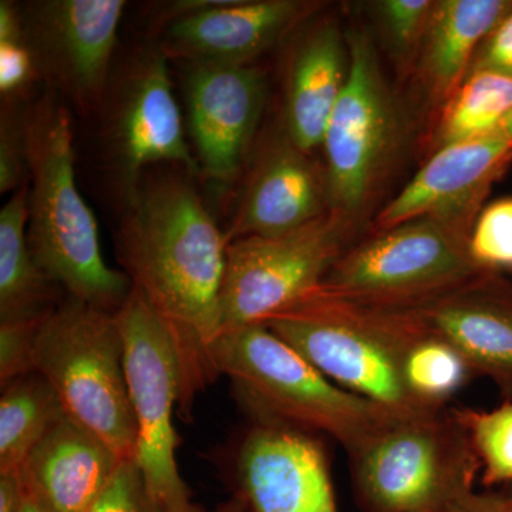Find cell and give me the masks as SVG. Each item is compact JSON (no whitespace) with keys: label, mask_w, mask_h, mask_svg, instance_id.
Listing matches in <instances>:
<instances>
[{"label":"cell","mask_w":512,"mask_h":512,"mask_svg":"<svg viewBox=\"0 0 512 512\" xmlns=\"http://www.w3.org/2000/svg\"><path fill=\"white\" fill-rule=\"evenodd\" d=\"M228 242L200 195L180 177L141 181L126 198L117 255L131 285L164 323L180 367L178 414L220 377L221 292Z\"/></svg>","instance_id":"obj_1"},{"label":"cell","mask_w":512,"mask_h":512,"mask_svg":"<svg viewBox=\"0 0 512 512\" xmlns=\"http://www.w3.org/2000/svg\"><path fill=\"white\" fill-rule=\"evenodd\" d=\"M25 137L33 258L66 298L119 312L133 285L104 261L99 225L76 184L72 114L55 92L26 109Z\"/></svg>","instance_id":"obj_2"},{"label":"cell","mask_w":512,"mask_h":512,"mask_svg":"<svg viewBox=\"0 0 512 512\" xmlns=\"http://www.w3.org/2000/svg\"><path fill=\"white\" fill-rule=\"evenodd\" d=\"M261 323L342 389L396 416L433 412L403 380L404 355L421 329L409 309L346 301L318 286Z\"/></svg>","instance_id":"obj_3"},{"label":"cell","mask_w":512,"mask_h":512,"mask_svg":"<svg viewBox=\"0 0 512 512\" xmlns=\"http://www.w3.org/2000/svg\"><path fill=\"white\" fill-rule=\"evenodd\" d=\"M214 360L251 420L332 437L348 454L400 417L333 383L264 323L222 332Z\"/></svg>","instance_id":"obj_4"},{"label":"cell","mask_w":512,"mask_h":512,"mask_svg":"<svg viewBox=\"0 0 512 512\" xmlns=\"http://www.w3.org/2000/svg\"><path fill=\"white\" fill-rule=\"evenodd\" d=\"M362 512H444L473 493L481 466L457 409L397 417L349 454Z\"/></svg>","instance_id":"obj_5"},{"label":"cell","mask_w":512,"mask_h":512,"mask_svg":"<svg viewBox=\"0 0 512 512\" xmlns=\"http://www.w3.org/2000/svg\"><path fill=\"white\" fill-rule=\"evenodd\" d=\"M35 369L73 420L121 460L136 458L138 430L117 313L64 298L40 322Z\"/></svg>","instance_id":"obj_6"},{"label":"cell","mask_w":512,"mask_h":512,"mask_svg":"<svg viewBox=\"0 0 512 512\" xmlns=\"http://www.w3.org/2000/svg\"><path fill=\"white\" fill-rule=\"evenodd\" d=\"M470 234L433 217L373 232L352 245L319 289L366 305L407 308L484 275L468 251Z\"/></svg>","instance_id":"obj_7"},{"label":"cell","mask_w":512,"mask_h":512,"mask_svg":"<svg viewBox=\"0 0 512 512\" xmlns=\"http://www.w3.org/2000/svg\"><path fill=\"white\" fill-rule=\"evenodd\" d=\"M346 36L348 79L322 147L330 211L356 227L392 168L402 143L403 120L372 35L353 28Z\"/></svg>","instance_id":"obj_8"},{"label":"cell","mask_w":512,"mask_h":512,"mask_svg":"<svg viewBox=\"0 0 512 512\" xmlns=\"http://www.w3.org/2000/svg\"><path fill=\"white\" fill-rule=\"evenodd\" d=\"M353 229L343 215L329 211L288 234L231 242L221 292V333L264 322L318 288L352 247Z\"/></svg>","instance_id":"obj_9"},{"label":"cell","mask_w":512,"mask_h":512,"mask_svg":"<svg viewBox=\"0 0 512 512\" xmlns=\"http://www.w3.org/2000/svg\"><path fill=\"white\" fill-rule=\"evenodd\" d=\"M124 339L128 392L138 430L136 460L148 488L167 512H204L178 470L180 437L173 424L180 402V367L173 342L144 296L131 289L117 312Z\"/></svg>","instance_id":"obj_10"},{"label":"cell","mask_w":512,"mask_h":512,"mask_svg":"<svg viewBox=\"0 0 512 512\" xmlns=\"http://www.w3.org/2000/svg\"><path fill=\"white\" fill-rule=\"evenodd\" d=\"M124 9L123 0H46L22 15L37 72L83 113L106 100Z\"/></svg>","instance_id":"obj_11"},{"label":"cell","mask_w":512,"mask_h":512,"mask_svg":"<svg viewBox=\"0 0 512 512\" xmlns=\"http://www.w3.org/2000/svg\"><path fill=\"white\" fill-rule=\"evenodd\" d=\"M104 106L110 160L126 198L150 165L181 164L188 171H197L163 50L140 53L128 64L107 92Z\"/></svg>","instance_id":"obj_12"},{"label":"cell","mask_w":512,"mask_h":512,"mask_svg":"<svg viewBox=\"0 0 512 512\" xmlns=\"http://www.w3.org/2000/svg\"><path fill=\"white\" fill-rule=\"evenodd\" d=\"M235 495L247 512H339L320 437L252 420L232 461Z\"/></svg>","instance_id":"obj_13"},{"label":"cell","mask_w":512,"mask_h":512,"mask_svg":"<svg viewBox=\"0 0 512 512\" xmlns=\"http://www.w3.org/2000/svg\"><path fill=\"white\" fill-rule=\"evenodd\" d=\"M512 163V120L483 136L430 154L402 191L375 218V231L433 217L471 234L493 185Z\"/></svg>","instance_id":"obj_14"},{"label":"cell","mask_w":512,"mask_h":512,"mask_svg":"<svg viewBox=\"0 0 512 512\" xmlns=\"http://www.w3.org/2000/svg\"><path fill=\"white\" fill-rule=\"evenodd\" d=\"M265 101L264 73L252 64L192 63L187 109L198 164L208 177H237Z\"/></svg>","instance_id":"obj_15"},{"label":"cell","mask_w":512,"mask_h":512,"mask_svg":"<svg viewBox=\"0 0 512 512\" xmlns=\"http://www.w3.org/2000/svg\"><path fill=\"white\" fill-rule=\"evenodd\" d=\"M450 343L474 376L488 377L512 402V281L484 274L429 301L407 306Z\"/></svg>","instance_id":"obj_16"},{"label":"cell","mask_w":512,"mask_h":512,"mask_svg":"<svg viewBox=\"0 0 512 512\" xmlns=\"http://www.w3.org/2000/svg\"><path fill=\"white\" fill-rule=\"evenodd\" d=\"M319 8L306 0H212L168 22L163 52L191 63L251 64Z\"/></svg>","instance_id":"obj_17"},{"label":"cell","mask_w":512,"mask_h":512,"mask_svg":"<svg viewBox=\"0 0 512 512\" xmlns=\"http://www.w3.org/2000/svg\"><path fill=\"white\" fill-rule=\"evenodd\" d=\"M329 211L325 171L284 133L256 164L225 238L288 234Z\"/></svg>","instance_id":"obj_18"},{"label":"cell","mask_w":512,"mask_h":512,"mask_svg":"<svg viewBox=\"0 0 512 512\" xmlns=\"http://www.w3.org/2000/svg\"><path fill=\"white\" fill-rule=\"evenodd\" d=\"M123 460L100 437L64 413L33 448L19 476L45 512H89Z\"/></svg>","instance_id":"obj_19"},{"label":"cell","mask_w":512,"mask_h":512,"mask_svg":"<svg viewBox=\"0 0 512 512\" xmlns=\"http://www.w3.org/2000/svg\"><path fill=\"white\" fill-rule=\"evenodd\" d=\"M348 67V36L335 20L316 23L293 49L286 73L285 134L306 153L322 146Z\"/></svg>","instance_id":"obj_20"},{"label":"cell","mask_w":512,"mask_h":512,"mask_svg":"<svg viewBox=\"0 0 512 512\" xmlns=\"http://www.w3.org/2000/svg\"><path fill=\"white\" fill-rule=\"evenodd\" d=\"M511 0H436L414 67L427 99L437 107L466 80L485 37Z\"/></svg>","instance_id":"obj_21"},{"label":"cell","mask_w":512,"mask_h":512,"mask_svg":"<svg viewBox=\"0 0 512 512\" xmlns=\"http://www.w3.org/2000/svg\"><path fill=\"white\" fill-rule=\"evenodd\" d=\"M28 225L26 183L0 211V322L43 319L64 299L62 289L33 258Z\"/></svg>","instance_id":"obj_22"},{"label":"cell","mask_w":512,"mask_h":512,"mask_svg":"<svg viewBox=\"0 0 512 512\" xmlns=\"http://www.w3.org/2000/svg\"><path fill=\"white\" fill-rule=\"evenodd\" d=\"M512 120V74L474 70L439 109L430 154L457 141L483 136Z\"/></svg>","instance_id":"obj_23"},{"label":"cell","mask_w":512,"mask_h":512,"mask_svg":"<svg viewBox=\"0 0 512 512\" xmlns=\"http://www.w3.org/2000/svg\"><path fill=\"white\" fill-rule=\"evenodd\" d=\"M64 413L56 390L40 373L2 386L0 474L19 473L33 448Z\"/></svg>","instance_id":"obj_24"},{"label":"cell","mask_w":512,"mask_h":512,"mask_svg":"<svg viewBox=\"0 0 512 512\" xmlns=\"http://www.w3.org/2000/svg\"><path fill=\"white\" fill-rule=\"evenodd\" d=\"M420 323L419 335L404 355V384L424 409H443L474 373L450 343Z\"/></svg>","instance_id":"obj_25"},{"label":"cell","mask_w":512,"mask_h":512,"mask_svg":"<svg viewBox=\"0 0 512 512\" xmlns=\"http://www.w3.org/2000/svg\"><path fill=\"white\" fill-rule=\"evenodd\" d=\"M470 434L487 488L512 485V402L493 410L457 409Z\"/></svg>","instance_id":"obj_26"},{"label":"cell","mask_w":512,"mask_h":512,"mask_svg":"<svg viewBox=\"0 0 512 512\" xmlns=\"http://www.w3.org/2000/svg\"><path fill=\"white\" fill-rule=\"evenodd\" d=\"M468 251L484 274L512 275V197L485 205L471 229Z\"/></svg>","instance_id":"obj_27"},{"label":"cell","mask_w":512,"mask_h":512,"mask_svg":"<svg viewBox=\"0 0 512 512\" xmlns=\"http://www.w3.org/2000/svg\"><path fill=\"white\" fill-rule=\"evenodd\" d=\"M436 0H382L376 3L387 46L403 64L416 62Z\"/></svg>","instance_id":"obj_28"},{"label":"cell","mask_w":512,"mask_h":512,"mask_svg":"<svg viewBox=\"0 0 512 512\" xmlns=\"http://www.w3.org/2000/svg\"><path fill=\"white\" fill-rule=\"evenodd\" d=\"M89 512H167L146 483L136 458L121 463L116 476Z\"/></svg>","instance_id":"obj_29"},{"label":"cell","mask_w":512,"mask_h":512,"mask_svg":"<svg viewBox=\"0 0 512 512\" xmlns=\"http://www.w3.org/2000/svg\"><path fill=\"white\" fill-rule=\"evenodd\" d=\"M25 113L18 106L2 111L0 126V192H16L28 183Z\"/></svg>","instance_id":"obj_30"},{"label":"cell","mask_w":512,"mask_h":512,"mask_svg":"<svg viewBox=\"0 0 512 512\" xmlns=\"http://www.w3.org/2000/svg\"><path fill=\"white\" fill-rule=\"evenodd\" d=\"M42 319L0 322V383L2 386L36 372L35 345Z\"/></svg>","instance_id":"obj_31"},{"label":"cell","mask_w":512,"mask_h":512,"mask_svg":"<svg viewBox=\"0 0 512 512\" xmlns=\"http://www.w3.org/2000/svg\"><path fill=\"white\" fill-rule=\"evenodd\" d=\"M35 57L26 42L0 43V92L3 99L16 97L35 79Z\"/></svg>","instance_id":"obj_32"},{"label":"cell","mask_w":512,"mask_h":512,"mask_svg":"<svg viewBox=\"0 0 512 512\" xmlns=\"http://www.w3.org/2000/svg\"><path fill=\"white\" fill-rule=\"evenodd\" d=\"M474 70L512 74V0L510 8L505 10L478 49L471 72Z\"/></svg>","instance_id":"obj_33"},{"label":"cell","mask_w":512,"mask_h":512,"mask_svg":"<svg viewBox=\"0 0 512 512\" xmlns=\"http://www.w3.org/2000/svg\"><path fill=\"white\" fill-rule=\"evenodd\" d=\"M444 512H512V491L510 493H473L450 505Z\"/></svg>","instance_id":"obj_34"},{"label":"cell","mask_w":512,"mask_h":512,"mask_svg":"<svg viewBox=\"0 0 512 512\" xmlns=\"http://www.w3.org/2000/svg\"><path fill=\"white\" fill-rule=\"evenodd\" d=\"M25 488L19 473L0 474V512H20Z\"/></svg>","instance_id":"obj_35"},{"label":"cell","mask_w":512,"mask_h":512,"mask_svg":"<svg viewBox=\"0 0 512 512\" xmlns=\"http://www.w3.org/2000/svg\"><path fill=\"white\" fill-rule=\"evenodd\" d=\"M25 42L22 15L13 3L0 2V43Z\"/></svg>","instance_id":"obj_36"},{"label":"cell","mask_w":512,"mask_h":512,"mask_svg":"<svg viewBox=\"0 0 512 512\" xmlns=\"http://www.w3.org/2000/svg\"><path fill=\"white\" fill-rule=\"evenodd\" d=\"M215 512H247L244 501L238 495H232L229 500L222 503Z\"/></svg>","instance_id":"obj_37"},{"label":"cell","mask_w":512,"mask_h":512,"mask_svg":"<svg viewBox=\"0 0 512 512\" xmlns=\"http://www.w3.org/2000/svg\"><path fill=\"white\" fill-rule=\"evenodd\" d=\"M20 512H45L42 510V508L39 507L35 503V501L32 500V498L29 497L28 493L25 491V498H23V504L22 508H20Z\"/></svg>","instance_id":"obj_38"},{"label":"cell","mask_w":512,"mask_h":512,"mask_svg":"<svg viewBox=\"0 0 512 512\" xmlns=\"http://www.w3.org/2000/svg\"><path fill=\"white\" fill-rule=\"evenodd\" d=\"M508 278H510V279H511V281H512V275L508 276Z\"/></svg>","instance_id":"obj_39"}]
</instances>
